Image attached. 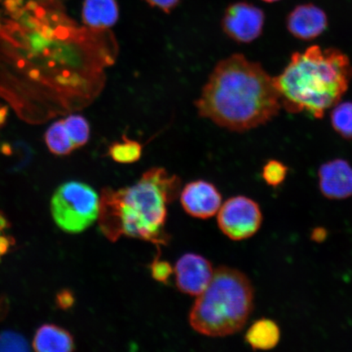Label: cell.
Listing matches in <instances>:
<instances>
[{
    "label": "cell",
    "instance_id": "6da1fadb",
    "mask_svg": "<svg viewBox=\"0 0 352 352\" xmlns=\"http://www.w3.org/2000/svg\"><path fill=\"white\" fill-rule=\"evenodd\" d=\"M8 19L0 23L4 38L26 51V59L48 56L57 85L72 88L88 102L104 85V69L116 63L117 39L109 30L78 28L60 10L57 0H8Z\"/></svg>",
    "mask_w": 352,
    "mask_h": 352
},
{
    "label": "cell",
    "instance_id": "52a82bcc",
    "mask_svg": "<svg viewBox=\"0 0 352 352\" xmlns=\"http://www.w3.org/2000/svg\"><path fill=\"white\" fill-rule=\"evenodd\" d=\"M219 230L232 241H243L256 234L263 223L261 206L252 198H230L218 211Z\"/></svg>",
    "mask_w": 352,
    "mask_h": 352
},
{
    "label": "cell",
    "instance_id": "5bb4252c",
    "mask_svg": "<svg viewBox=\"0 0 352 352\" xmlns=\"http://www.w3.org/2000/svg\"><path fill=\"white\" fill-rule=\"evenodd\" d=\"M33 347L34 351L41 352H67L76 350V343L67 330L46 324L37 329Z\"/></svg>",
    "mask_w": 352,
    "mask_h": 352
},
{
    "label": "cell",
    "instance_id": "7a4b0ae2",
    "mask_svg": "<svg viewBox=\"0 0 352 352\" xmlns=\"http://www.w3.org/2000/svg\"><path fill=\"white\" fill-rule=\"evenodd\" d=\"M195 107L214 124L244 132L278 116L281 103L274 78L262 65L236 54L214 66Z\"/></svg>",
    "mask_w": 352,
    "mask_h": 352
},
{
    "label": "cell",
    "instance_id": "4dcf8cb0",
    "mask_svg": "<svg viewBox=\"0 0 352 352\" xmlns=\"http://www.w3.org/2000/svg\"><path fill=\"white\" fill-rule=\"evenodd\" d=\"M34 1H43V0H34Z\"/></svg>",
    "mask_w": 352,
    "mask_h": 352
},
{
    "label": "cell",
    "instance_id": "44dd1931",
    "mask_svg": "<svg viewBox=\"0 0 352 352\" xmlns=\"http://www.w3.org/2000/svg\"><path fill=\"white\" fill-rule=\"evenodd\" d=\"M29 345L21 333L13 331L0 333V351H26Z\"/></svg>",
    "mask_w": 352,
    "mask_h": 352
},
{
    "label": "cell",
    "instance_id": "ffe728a7",
    "mask_svg": "<svg viewBox=\"0 0 352 352\" xmlns=\"http://www.w3.org/2000/svg\"><path fill=\"white\" fill-rule=\"evenodd\" d=\"M288 174V167L283 162L270 160L264 165L262 176L268 186L276 188L285 182Z\"/></svg>",
    "mask_w": 352,
    "mask_h": 352
},
{
    "label": "cell",
    "instance_id": "d4e9b609",
    "mask_svg": "<svg viewBox=\"0 0 352 352\" xmlns=\"http://www.w3.org/2000/svg\"><path fill=\"white\" fill-rule=\"evenodd\" d=\"M14 244L15 241L12 237L0 235V256L7 254Z\"/></svg>",
    "mask_w": 352,
    "mask_h": 352
},
{
    "label": "cell",
    "instance_id": "4316f807",
    "mask_svg": "<svg viewBox=\"0 0 352 352\" xmlns=\"http://www.w3.org/2000/svg\"><path fill=\"white\" fill-rule=\"evenodd\" d=\"M8 301L6 298H0V320L6 316L8 312Z\"/></svg>",
    "mask_w": 352,
    "mask_h": 352
},
{
    "label": "cell",
    "instance_id": "277c9868",
    "mask_svg": "<svg viewBox=\"0 0 352 352\" xmlns=\"http://www.w3.org/2000/svg\"><path fill=\"white\" fill-rule=\"evenodd\" d=\"M351 78L352 65L344 52L314 45L294 52L274 80L286 111L305 113L320 120L340 102Z\"/></svg>",
    "mask_w": 352,
    "mask_h": 352
},
{
    "label": "cell",
    "instance_id": "83f0119b",
    "mask_svg": "<svg viewBox=\"0 0 352 352\" xmlns=\"http://www.w3.org/2000/svg\"><path fill=\"white\" fill-rule=\"evenodd\" d=\"M8 116V108L6 105L0 104V126L6 122Z\"/></svg>",
    "mask_w": 352,
    "mask_h": 352
},
{
    "label": "cell",
    "instance_id": "4fadbf2b",
    "mask_svg": "<svg viewBox=\"0 0 352 352\" xmlns=\"http://www.w3.org/2000/svg\"><path fill=\"white\" fill-rule=\"evenodd\" d=\"M82 16L87 28L109 30L117 23L120 8L116 0H85Z\"/></svg>",
    "mask_w": 352,
    "mask_h": 352
},
{
    "label": "cell",
    "instance_id": "2e32d148",
    "mask_svg": "<svg viewBox=\"0 0 352 352\" xmlns=\"http://www.w3.org/2000/svg\"><path fill=\"white\" fill-rule=\"evenodd\" d=\"M45 140L50 151L56 155H68L76 149L65 129L64 120L54 122L47 129Z\"/></svg>",
    "mask_w": 352,
    "mask_h": 352
},
{
    "label": "cell",
    "instance_id": "9a60e30c",
    "mask_svg": "<svg viewBox=\"0 0 352 352\" xmlns=\"http://www.w3.org/2000/svg\"><path fill=\"white\" fill-rule=\"evenodd\" d=\"M245 340L253 350H272L278 345L280 329L274 320L259 319L249 328Z\"/></svg>",
    "mask_w": 352,
    "mask_h": 352
},
{
    "label": "cell",
    "instance_id": "ac0fdd59",
    "mask_svg": "<svg viewBox=\"0 0 352 352\" xmlns=\"http://www.w3.org/2000/svg\"><path fill=\"white\" fill-rule=\"evenodd\" d=\"M330 113L334 131L343 139L352 140V101L338 102Z\"/></svg>",
    "mask_w": 352,
    "mask_h": 352
},
{
    "label": "cell",
    "instance_id": "9c48e42d",
    "mask_svg": "<svg viewBox=\"0 0 352 352\" xmlns=\"http://www.w3.org/2000/svg\"><path fill=\"white\" fill-rule=\"evenodd\" d=\"M214 272L208 259L197 254H186L174 268L176 286L180 292L197 297L208 287Z\"/></svg>",
    "mask_w": 352,
    "mask_h": 352
},
{
    "label": "cell",
    "instance_id": "3957f363",
    "mask_svg": "<svg viewBox=\"0 0 352 352\" xmlns=\"http://www.w3.org/2000/svg\"><path fill=\"white\" fill-rule=\"evenodd\" d=\"M182 180L162 167H153L129 187L105 188L100 197L98 223L107 239L122 236L151 242L160 248L170 240L165 227L167 206L180 195Z\"/></svg>",
    "mask_w": 352,
    "mask_h": 352
},
{
    "label": "cell",
    "instance_id": "e0dca14e",
    "mask_svg": "<svg viewBox=\"0 0 352 352\" xmlns=\"http://www.w3.org/2000/svg\"><path fill=\"white\" fill-rule=\"evenodd\" d=\"M143 146L136 140L129 139L123 135L121 142H117L110 145L109 156L112 160L121 164H132L138 162L142 156Z\"/></svg>",
    "mask_w": 352,
    "mask_h": 352
},
{
    "label": "cell",
    "instance_id": "7c38bea8",
    "mask_svg": "<svg viewBox=\"0 0 352 352\" xmlns=\"http://www.w3.org/2000/svg\"><path fill=\"white\" fill-rule=\"evenodd\" d=\"M321 195L330 200H344L352 196V166L336 158L320 166L318 171Z\"/></svg>",
    "mask_w": 352,
    "mask_h": 352
},
{
    "label": "cell",
    "instance_id": "1f68e13d",
    "mask_svg": "<svg viewBox=\"0 0 352 352\" xmlns=\"http://www.w3.org/2000/svg\"><path fill=\"white\" fill-rule=\"evenodd\" d=\"M0 257H1V256H0ZM0 261H1V258H0Z\"/></svg>",
    "mask_w": 352,
    "mask_h": 352
},
{
    "label": "cell",
    "instance_id": "f1b7e54d",
    "mask_svg": "<svg viewBox=\"0 0 352 352\" xmlns=\"http://www.w3.org/2000/svg\"><path fill=\"white\" fill-rule=\"evenodd\" d=\"M10 222H8L7 218L0 212V233H1L4 230H6V228L10 227Z\"/></svg>",
    "mask_w": 352,
    "mask_h": 352
},
{
    "label": "cell",
    "instance_id": "7402d4cb",
    "mask_svg": "<svg viewBox=\"0 0 352 352\" xmlns=\"http://www.w3.org/2000/svg\"><path fill=\"white\" fill-rule=\"evenodd\" d=\"M151 272L153 278L157 283L167 284L170 277L174 274V268L170 263L162 261L158 254L151 264Z\"/></svg>",
    "mask_w": 352,
    "mask_h": 352
},
{
    "label": "cell",
    "instance_id": "484cf974",
    "mask_svg": "<svg viewBox=\"0 0 352 352\" xmlns=\"http://www.w3.org/2000/svg\"><path fill=\"white\" fill-rule=\"evenodd\" d=\"M327 231L324 228H316L312 231L311 236L312 241L320 243L327 239Z\"/></svg>",
    "mask_w": 352,
    "mask_h": 352
},
{
    "label": "cell",
    "instance_id": "f546056e",
    "mask_svg": "<svg viewBox=\"0 0 352 352\" xmlns=\"http://www.w3.org/2000/svg\"><path fill=\"white\" fill-rule=\"evenodd\" d=\"M263 1L267 2V3H274V2L280 1V0H263Z\"/></svg>",
    "mask_w": 352,
    "mask_h": 352
},
{
    "label": "cell",
    "instance_id": "cb8c5ba5",
    "mask_svg": "<svg viewBox=\"0 0 352 352\" xmlns=\"http://www.w3.org/2000/svg\"><path fill=\"white\" fill-rule=\"evenodd\" d=\"M149 6L158 10L170 13L177 7L182 0H145Z\"/></svg>",
    "mask_w": 352,
    "mask_h": 352
},
{
    "label": "cell",
    "instance_id": "8fae6325",
    "mask_svg": "<svg viewBox=\"0 0 352 352\" xmlns=\"http://www.w3.org/2000/svg\"><path fill=\"white\" fill-rule=\"evenodd\" d=\"M328 25L327 13L314 3L298 6L289 12L286 19L289 32L303 41L318 38L327 30Z\"/></svg>",
    "mask_w": 352,
    "mask_h": 352
},
{
    "label": "cell",
    "instance_id": "30bf717a",
    "mask_svg": "<svg viewBox=\"0 0 352 352\" xmlns=\"http://www.w3.org/2000/svg\"><path fill=\"white\" fill-rule=\"evenodd\" d=\"M180 204L192 217L206 219L214 217L222 206V195L218 188L204 179L186 184L180 192Z\"/></svg>",
    "mask_w": 352,
    "mask_h": 352
},
{
    "label": "cell",
    "instance_id": "ba28073f",
    "mask_svg": "<svg viewBox=\"0 0 352 352\" xmlns=\"http://www.w3.org/2000/svg\"><path fill=\"white\" fill-rule=\"evenodd\" d=\"M265 15L261 8L248 2H236L226 8L222 29L233 41L250 43L261 37Z\"/></svg>",
    "mask_w": 352,
    "mask_h": 352
},
{
    "label": "cell",
    "instance_id": "8992f818",
    "mask_svg": "<svg viewBox=\"0 0 352 352\" xmlns=\"http://www.w3.org/2000/svg\"><path fill=\"white\" fill-rule=\"evenodd\" d=\"M51 210L52 217L61 230L77 234L98 219L100 196L85 183L66 182L52 196Z\"/></svg>",
    "mask_w": 352,
    "mask_h": 352
},
{
    "label": "cell",
    "instance_id": "d6986e66",
    "mask_svg": "<svg viewBox=\"0 0 352 352\" xmlns=\"http://www.w3.org/2000/svg\"><path fill=\"white\" fill-rule=\"evenodd\" d=\"M63 120L74 146L78 148L86 144L90 138V126L86 118L73 114Z\"/></svg>",
    "mask_w": 352,
    "mask_h": 352
},
{
    "label": "cell",
    "instance_id": "603a6c76",
    "mask_svg": "<svg viewBox=\"0 0 352 352\" xmlns=\"http://www.w3.org/2000/svg\"><path fill=\"white\" fill-rule=\"evenodd\" d=\"M56 302L60 309L69 310L76 302V298L72 290L64 289L56 294Z\"/></svg>",
    "mask_w": 352,
    "mask_h": 352
},
{
    "label": "cell",
    "instance_id": "5b68a950",
    "mask_svg": "<svg viewBox=\"0 0 352 352\" xmlns=\"http://www.w3.org/2000/svg\"><path fill=\"white\" fill-rule=\"evenodd\" d=\"M252 281L235 268L221 266L208 287L197 297L189 312V324L202 336H232L245 327L254 310Z\"/></svg>",
    "mask_w": 352,
    "mask_h": 352
}]
</instances>
